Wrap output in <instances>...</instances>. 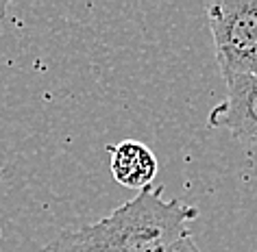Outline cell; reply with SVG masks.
<instances>
[{
	"label": "cell",
	"instance_id": "cell-1",
	"mask_svg": "<svg viewBox=\"0 0 257 252\" xmlns=\"http://www.w3.org/2000/svg\"><path fill=\"white\" fill-rule=\"evenodd\" d=\"M162 191V185L146 187L98 222L59 232L42 252H166L190 235L198 209L166 200Z\"/></svg>",
	"mask_w": 257,
	"mask_h": 252
},
{
	"label": "cell",
	"instance_id": "cell-2",
	"mask_svg": "<svg viewBox=\"0 0 257 252\" xmlns=\"http://www.w3.org/2000/svg\"><path fill=\"white\" fill-rule=\"evenodd\" d=\"M207 22L224 83L235 76H257V0L211 3Z\"/></svg>",
	"mask_w": 257,
	"mask_h": 252
},
{
	"label": "cell",
	"instance_id": "cell-3",
	"mask_svg": "<svg viewBox=\"0 0 257 252\" xmlns=\"http://www.w3.org/2000/svg\"><path fill=\"white\" fill-rule=\"evenodd\" d=\"M211 128H227L237 139H257V76L227 81V96L209 111Z\"/></svg>",
	"mask_w": 257,
	"mask_h": 252
},
{
	"label": "cell",
	"instance_id": "cell-4",
	"mask_svg": "<svg viewBox=\"0 0 257 252\" xmlns=\"http://www.w3.org/2000/svg\"><path fill=\"white\" fill-rule=\"evenodd\" d=\"M111 157V176L115 183L128 189L142 191L153 185L157 176V157L146 144L138 139H122L113 146H107Z\"/></svg>",
	"mask_w": 257,
	"mask_h": 252
},
{
	"label": "cell",
	"instance_id": "cell-5",
	"mask_svg": "<svg viewBox=\"0 0 257 252\" xmlns=\"http://www.w3.org/2000/svg\"><path fill=\"white\" fill-rule=\"evenodd\" d=\"M166 252H201V250H198V245L194 243V239H192L190 235H185L181 239H177L172 245H168Z\"/></svg>",
	"mask_w": 257,
	"mask_h": 252
},
{
	"label": "cell",
	"instance_id": "cell-6",
	"mask_svg": "<svg viewBox=\"0 0 257 252\" xmlns=\"http://www.w3.org/2000/svg\"><path fill=\"white\" fill-rule=\"evenodd\" d=\"M5 11H7V3H0V18H5Z\"/></svg>",
	"mask_w": 257,
	"mask_h": 252
}]
</instances>
